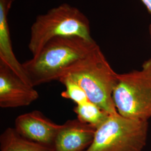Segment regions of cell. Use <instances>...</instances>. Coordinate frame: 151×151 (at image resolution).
Wrapping results in <instances>:
<instances>
[{"label":"cell","mask_w":151,"mask_h":151,"mask_svg":"<svg viewBox=\"0 0 151 151\" xmlns=\"http://www.w3.org/2000/svg\"><path fill=\"white\" fill-rule=\"evenodd\" d=\"M97 45L93 39L76 37L53 38L22 65L32 86L58 81L65 70L86 57Z\"/></svg>","instance_id":"6da1fadb"},{"label":"cell","mask_w":151,"mask_h":151,"mask_svg":"<svg viewBox=\"0 0 151 151\" xmlns=\"http://www.w3.org/2000/svg\"><path fill=\"white\" fill-rule=\"evenodd\" d=\"M62 77L75 81L86 92L90 101L108 113H118L112 95L118 74L113 70L99 45L65 70Z\"/></svg>","instance_id":"7a4b0ae2"},{"label":"cell","mask_w":151,"mask_h":151,"mask_svg":"<svg viewBox=\"0 0 151 151\" xmlns=\"http://www.w3.org/2000/svg\"><path fill=\"white\" fill-rule=\"evenodd\" d=\"M75 37L92 40L90 22L78 9L65 3L37 16L28 47L34 57L53 38Z\"/></svg>","instance_id":"3957f363"},{"label":"cell","mask_w":151,"mask_h":151,"mask_svg":"<svg viewBox=\"0 0 151 151\" xmlns=\"http://www.w3.org/2000/svg\"><path fill=\"white\" fill-rule=\"evenodd\" d=\"M117 112L129 118H151V58L139 70L118 74L113 92Z\"/></svg>","instance_id":"277c9868"},{"label":"cell","mask_w":151,"mask_h":151,"mask_svg":"<svg viewBox=\"0 0 151 151\" xmlns=\"http://www.w3.org/2000/svg\"><path fill=\"white\" fill-rule=\"evenodd\" d=\"M148 132L147 120L110 114L96 129L91 145L85 151H142Z\"/></svg>","instance_id":"5b68a950"},{"label":"cell","mask_w":151,"mask_h":151,"mask_svg":"<svg viewBox=\"0 0 151 151\" xmlns=\"http://www.w3.org/2000/svg\"><path fill=\"white\" fill-rule=\"evenodd\" d=\"M39 93L6 65L0 63V106H26L37 100Z\"/></svg>","instance_id":"8992f818"},{"label":"cell","mask_w":151,"mask_h":151,"mask_svg":"<svg viewBox=\"0 0 151 151\" xmlns=\"http://www.w3.org/2000/svg\"><path fill=\"white\" fill-rule=\"evenodd\" d=\"M62 125L55 124L39 111H33L17 116L15 129L27 140L53 147L54 140Z\"/></svg>","instance_id":"52a82bcc"},{"label":"cell","mask_w":151,"mask_h":151,"mask_svg":"<svg viewBox=\"0 0 151 151\" xmlns=\"http://www.w3.org/2000/svg\"><path fill=\"white\" fill-rule=\"evenodd\" d=\"M96 129L78 119L62 124L54 140L55 151H85L91 145Z\"/></svg>","instance_id":"ba28073f"},{"label":"cell","mask_w":151,"mask_h":151,"mask_svg":"<svg viewBox=\"0 0 151 151\" xmlns=\"http://www.w3.org/2000/svg\"><path fill=\"white\" fill-rule=\"evenodd\" d=\"M15 0H0V63L7 66L22 81L31 85L22 63L17 60L13 52L8 14Z\"/></svg>","instance_id":"9c48e42d"},{"label":"cell","mask_w":151,"mask_h":151,"mask_svg":"<svg viewBox=\"0 0 151 151\" xmlns=\"http://www.w3.org/2000/svg\"><path fill=\"white\" fill-rule=\"evenodd\" d=\"M0 146L1 151H55L53 147L27 140L11 128L6 129L1 135Z\"/></svg>","instance_id":"30bf717a"},{"label":"cell","mask_w":151,"mask_h":151,"mask_svg":"<svg viewBox=\"0 0 151 151\" xmlns=\"http://www.w3.org/2000/svg\"><path fill=\"white\" fill-rule=\"evenodd\" d=\"M80 122L91 125L97 129L110 115L90 100L86 103L76 105L73 109Z\"/></svg>","instance_id":"8fae6325"},{"label":"cell","mask_w":151,"mask_h":151,"mask_svg":"<svg viewBox=\"0 0 151 151\" xmlns=\"http://www.w3.org/2000/svg\"><path fill=\"white\" fill-rule=\"evenodd\" d=\"M58 81L63 84L65 88L61 93L62 97L72 100L76 105L89 101L86 92L75 81L66 77H60Z\"/></svg>","instance_id":"7c38bea8"},{"label":"cell","mask_w":151,"mask_h":151,"mask_svg":"<svg viewBox=\"0 0 151 151\" xmlns=\"http://www.w3.org/2000/svg\"><path fill=\"white\" fill-rule=\"evenodd\" d=\"M140 1L146 6L148 12L151 14V0H140Z\"/></svg>","instance_id":"4fadbf2b"},{"label":"cell","mask_w":151,"mask_h":151,"mask_svg":"<svg viewBox=\"0 0 151 151\" xmlns=\"http://www.w3.org/2000/svg\"><path fill=\"white\" fill-rule=\"evenodd\" d=\"M149 31H150V36H151V24L150 26V27H149Z\"/></svg>","instance_id":"5bb4252c"}]
</instances>
